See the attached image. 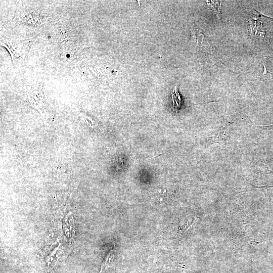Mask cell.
<instances>
[{"instance_id":"1","label":"cell","mask_w":273,"mask_h":273,"mask_svg":"<svg viewBox=\"0 0 273 273\" xmlns=\"http://www.w3.org/2000/svg\"><path fill=\"white\" fill-rule=\"evenodd\" d=\"M249 16L251 35L254 36L258 34L259 35L264 36L263 22L270 21L273 20V18L262 15L255 9H253Z\"/></svg>"},{"instance_id":"2","label":"cell","mask_w":273,"mask_h":273,"mask_svg":"<svg viewBox=\"0 0 273 273\" xmlns=\"http://www.w3.org/2000/svg\"><path fill=\"white\" fill-rule=\"evenodd\" d=\"M114 258L113 254V248H112L110 252L106 255L105 259L104 260L101 266L99 273H103L105 270L110 266Z\"/></svg>"},{"instance_id":"3","label":"cell","mask_w":273,"mask_h":273,"mask_svg":"<svg viewBox=\"0 0 273 273\" xmlns=\"http://www.w3.org/2000/svg\"><path fill=\"white\" fill-rule=\"evenodd\" d=\"M172 103L174 108L177 111L181 103V98L177 89L176 86L174 87L171 93Z\"/></svg>"},{"instance_id":"4","label":"cell","mask_w":273,"mask_h":273,"mask_svg":"<svg viewBox=\"0 0 273 273\" xmlns=\"http://www.w3.org/2000/svg\"><path fill=\"white\" fill-rule=\"evenodd\" d=\"M192 35L193 39L196 41L197 45L200 46L203 44L204 39L203 35L199 30L197 29L193 30Z\"/></svg>"},{"instance_id":"5","label":"cell","mask_w":273,"mask_h":273,"mask_svg":"<svg viewBox=\"0 0 273 273\" xmlns=\"http://www.w3.org/2000/svg\"><path fill=\"white\" fill-rule=\"evenodd\" d=\"M207 3L210 9H212L218 15V17L220 12L221 3H219V1H207Z\"/></svg>"},{"instance_id":"6","label":"cell","mask_w":273,"mask_h":273,"mask_svg":"<svg viewBox=\"0 0 273 273\" xmlns=\"http://www.w3.org/2000/svg\"><path fill=\"white\" fill-rule=\"evenodd\" d=\"M270 58L272 62L273 63V57ZM271 79H273V68H272L271 70H268L265 68H264L263 80H267Z\"/></svg>"},{"instance_id":"7","label":"cell","mask_w":273,"mask_h":273,"mask_svg":"<svg viewBox=\"0 0 273 273\" xmlns=\"http://www.w3.org/2000/svg\"><path fill=\"white\" fill-rule=\"evenodd\" d=\"M264 165L266 168L273 171V158H271L265 162Z\"/></svg>"},{"instance_id":"8","label":"cell","mask_w":273,"mask_h":273,"mask_svg":"<svg viewBox=\"0 0 273 273\" xmlns=\"http://www.w3.org/2000/svg\"><path fill=\"white\" fill-rule=\"evenodd\" d=\"M266 127L267 128H273V125H270V126H266Z\"/></svg>"}]
</instances>
